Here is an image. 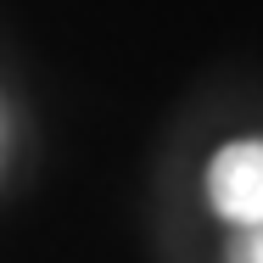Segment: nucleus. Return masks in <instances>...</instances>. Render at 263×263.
<instances>
[{
	"mask_svg": "<svg viewBox=\"0 0 263 263\" xmlns=\"http://www.w3.org/2000/svg\"><path fill=\"white\" fill-rule=\"evenodd\" d=\"M208 202L230 224H258L263 218V146L258 140H230L208 162Z\"/></svg>",
	"mask_w": 263,
	"mask_h": 263,
	"instance_id": "obj_1",
	"label": "nucleus"
},
{
	"mask_svg": "<svg viewBox=\"0 0 263 263\" xmlns=\"http://www.w3.org/2000/svg\"><path fill=\"white\" fill-rule=\"evenodd\" d=\"M263 241H258V224H235V235H230V263H258Z\"/></svg>",
	"mask_w": 263,
	"mask_h": 263,
	"instance_id": "obj_2",
	"label": "nucleus"
}]
</instances>
